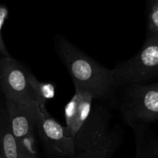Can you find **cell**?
<instances>
[{
  "mask_svg": "<svg viewBox=\"0 0 158 158\" xmlns=\"http://www.w3.org/2000/svg\"><path fill=\"white\" fill-rule=\"evenodd\" d=\"M112 72L119 88L126 85L157 82L158 35L145 37L140 50L127 61L117 62Z\"/></svg>",
  "mask_w": 158,
  "mask_h": 158,
  "instance_id": "obj_2",
  "label": "cell"
},
{
  "mask_svg": "<svg viewBox=\"0 0 158 158\" xmlns=\"http://www.w3.org/2000/svg\"><path fill=\"white\" fill-rule=\"evenodd\" d=\"M36 131L45 149L59 157L73 158L76 149L74 140L66 127H63L49 113L41 112L36 123Z\"/></svg>",
  "mask_w": 158,
  "mask_h": 158,
  "instance_id": "obj_5",
  "label": "cell"
},
{
  "mask_svg": "<svg viewBox=\"0 0 158 158\" xmlns=\"http://www.w3.org/2000/svg\"><path fill=\"white\" fill-rule=\"evenodd\" d=\"M8 16H9V10L7 8L4 6H0V54L3 57L11 56L9 52H8L6 45H5L2 35V29L5 22L7 19Z\"/></svg>",
  "mask_w": 158,
  "mask_h": 158,
  "instance_id": "obj_13",
  "label": "cell"
},
{
  "mask_svg": "<svg viewBox=\"0 0 158 158\" xmlns=\"http://www.w3.org/2000/svg\"><path fill=\"white\" fill-rule=\"evenodd\" d=\"M55 48L76 91L88 93L94 100L114 97L119 86L112 69L101 66L62 35L56 37Z\"/></svg>",
  "mask_w": 158,
  "mask_h": 158,
  "instance_id": "obj_1",
  "label": "cell"
},
{
  "mask_svg": "<svg viewBox=\"0 0 158 158\" xmlns=\"http://www.w3.org/2000/svg\"><path fill=\"white\" fill-rule=\"evenodd\" d=\"M0 158H2V157H0Z\"/></svg>",
  "mask_w": 158,
  "mask_h": 158,
  "instance_id": "obj_16",
  "label": "cell"
},
{
  "mask_svg": "<svg viewBox=\"0 0 158 158\" xmlns=\"http://www.w3.org/2000/svg\"><path fill=\"white\" fill-rule=\"evenodd\" d=\"M6 106L9 126L17 140L36 136L37 120L42 112L38 103L19 105L6 100Z\"/></svg>",
  "mask_w": 158,
  "mask_h": 158,
  "instance_id": "obj_6",
  "label": "cell"
},
{
  "mask_svg": "<svg viewBox=\"0 0 158 158\" xmlns=\"http://www.w3.org/2000/svg\"><path fill=\"white\" fill-rule=\"evenodd\" d=\"M158 35V0H147L146 36Z\"/></svg>",
  "mask_w": 158,
  "mask_h": 158,
  "instance_id": "obj_12",
  "label": "cell"
},
{
  "mask_svg": "<svg viewBox=\"0 0 158 158\" xmlns=\"http://www.w3.org/2000/svg\"><path fill=\"white\" fill-rule=\"evenodd\" d=\"M94 97L86 92L76 91L64 108L66 129L73 138L79 132L90 114Z\"/></svg>",
  "mask_w": 158,
  "mask_h": 158,
  "instance_id": "obj_8",
  "label": "cell"
},
{
  "mask_svg": "<svg viewBox=\"0 0 158 158\" xmlns=\"http://www.w3.org/2000/svg\"><path fill=\"white\" fill-rule=\"evenodd\" d=\"M0 89L6 100L19 105L37 103L35 93L28 80V72L11 56L2 57Z\"/></svg>",
  "mask_w": 158,
  "mask_h": 158,
  "instance_id": "obj_4",
  "label": "cell"
},
{
  "mask_svg": "<svg viewBox=\"0 0 158 158\" xmlns=\"http://www.w3.org/2000/svg\"><path fill=\"white\" fill-rule=\"evenodd\" d=\"M2 56L0 54V78H1V73H2Z\"/></svg>",
  "mask_w": 158,
  "mask_h": 158,
  "instance_id": "obj_14",
  "label": "cell"
},
{
  "mask_svg": "<svg viewBox=\"0 0 158 158\" xmlns=\"http://www.w3.org/2000/svg\"><path fill=\"white\" fill-rule=\"evenodd\" d=\"M28 80L30 83L31 87L35 93L37 103L40 106V110L43 113L46 114L48 112L45 105L48 100L54 98L55 97V86L52 83L40 81L30 73H28Z\"/></svg>",
  "mask_w": 158,
  "mask_h": 158,
  "instance_id": "obj_11",
  "label": "cell"
},
{
  "mask_svg": "<svg viewBox=\"0 0 158 158\" xmlns=\"http://www.w3.org/2000/svg\"><path fill=\"white\" fill-rule=\"evenodd\" d=\"M0 157L2 158H20L18 141L11 131L8 117L4 120H1Z\"/></svg>",
  "mask_w": 158,
  "mask_h": 158,
  "instance_id": "obj_10",
  "label": "cell"
},
{
  "mask_svg": "<svg viewBox=\"0 0 158 158\" xmlns=\"http://www.w3.org/2000/svg\"><path fill=\"white\" fill-rule=\"evenodd\" d=\"M123 87L118 101L122 118L130 126L152 123L158 117V83L131 84Z\"/></svg>",
  "mask_w": 158,
  "mask_h": 158,
  "instance_id": "obj_3",
  "label": "cell"
},
{
  "mask_svg": "<svg viewBox=\"0 0 158 158\" xmlns=\"http://www.w3.org/2000/svg\"><path fill=\"white\" fill-rule=\"evenodd\" d=\"M110 115L104 108H92L86 121L74 137L76 152L80 151L94 143L109 127Z\"/></svg>",
  "mask_w": 158,
  "mask_h": 158,
  "instance_id": "obj_7",
  "label": "cell"
},
{
  "mask_svg": "<svg viewBox=\"0 0 158 158\" xmlns=\"http://www.w3.org/2000/svg\"><path fill=\"white\" fill-rule=\"evenodd\" d=\"M0 131H1V119H0Z\"/></svg>",
  "mask_w": 158,
  "mask_h": 158,
  "instance_id": "obj_15",
  "label": "cell"
},
{
  "mask_svg": "<svg viewBox=\"0 0 158 158\" xmlns=\"http://www.w3.org/2000/svg\"><path fill=\"white\" fill-rule=\"evenodd\" d=\"M135 133L137 154L135 158H158V145L156 139L148 137L145 124L131 126Z\"/></svg>",
  "mask_w": 158,
  "mask_h": 158,
  "instance_id": "obj_9",
  "label": "cell"
}]
</instances>
